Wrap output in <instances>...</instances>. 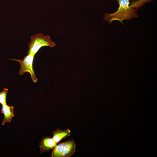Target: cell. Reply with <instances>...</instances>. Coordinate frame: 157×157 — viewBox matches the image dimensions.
Wrapping results in <instances>:
<instances>
[{
	"label": "cell",
	"mask_w": 157,
	"mask_h": 157,
	"mask_svg": "<svg viewBox=\"0 0 157 157\" xmlns=\"http://www.w3.org/2000/svg\"><path fill=\"white\" fill-rule=\"evenodd\" d=\"M119 6L117 10L112 13H104L103 20L108 21L109 23L114 21L118 20L124 24L123 21L129 20L138 17V9L132 7L131 2L132 0H116Z\"/></svg>",
	"instance_id": "obj_1"
},
{
	"label": "cell",
	"mask_w": 157,
	"mask_h": 157,
	"mask_svg": "<svg viewBox=\"0 0 157 157\" xmlns=\"http://www.w3.org/2000/svg\"><path fill=\"white\" fill-rule=\"evenodd\" d=\"M31 41L28 44L29 49L27 54L35 55L39 49L43 47L53 48L56 44L48 35L42 33H37L31 37Z\"/></svg>",
	"instance_id": "obj_2"
},
{
	"label": "cell",
	"mask_w": 157,
	"mask_h": 157,
	"mask_svg": "<svg viewBox=\"0 0 157 157\" xmlns=\"http://www.w3.org/2000/svg\"><path fill=\"white\" fill-rule=\"evenodd\" d=\"M35 55L31 54H27L22 60L10 59L19 62L20 64V69L19 72L20 75H23L26 72L30 73L31 78L33 82L36 83L38 79L36 76L34 68L33 67V62Z\"/></svg>",
	"instance_id": "obj_3"
},
{
	"label": "cell",
	"mask_w": 157,
	"mask_h": 157,
	"mask_svg": "<svg viewBox=\"0 0 157 157\" xmlns=\"http://www.w3.org/2000/svg\"><path fill=\"white\" fill-rule=\"evenodd\" d=\"M39 144L40 153H42L53 149L57 143L52 138L47 137L42 138Z\"/></svg>",
	"instance_id": "obj_4"
},
{
	"label": "cell",
	"mask_w": 157,
	"mask_h": 157,
	"mask_svg": "<svg viewBox=\"0 0 157 157\" xmlns=\"http://www.w3.org/2000/svg\"><path fill=\"white\" fill-rule=\"evenodd\" d=\"M14 107L9 106L7 104L2 105L1 110V113L4 115V118L2 122V124L4 125L5 123L11 122L12 118L14 116Z\"/></svg>",
	"instance_id": "obj_5"
},
{
	"label": "cell",
	"mask_w": 157,
	"mask_h": 157,
	"mask_svg": "<svg viewBox=\"0 0 157 157\" xmlns=\"http://www.w3.org/2000/svg\"><path fill=\"white\" fill-rule=\"evenodd\" d=\"M76 143L72 140L63 143L62 157H69L74 153L76 149Z\"/></svg>",
	"instance_id": "obj_6"
},
{
	"label": "cell",
	"mask_w": 157,
	"mask_h": 157,
	"mask_svg": "<svg viewBox=\"0 0 157 157\" xmlns=\"http://www.w3.org/2000/svg\"><path fill=\"white\" fill-rule=\"evenodd\" d=\"M53 135L52 138L57 144L63 139L70 136L71 132L68 129L62 130L58 128L53 132Z\"/></svg>",
	"instance_id": "obj_7"
},
{
	"label": "cell",
	"mask_w": 157,
	"mask_h": 157,
	"mask_svg": "<svg viewBox=\"0 0 157 157\" xmlns=\"http://www.w3.org/2000/svg\"><path fill=\"white\" fill-rule=\"evenodd\" d=\"M63 143L56 144L51 153L52 157H62Z\"/></svg>",
	"instance_id": "obj_8"
},
{
	"label": "cell",
	"mask_w": 157,
	"mask_h": 157,
	"mask_svg": "<svg viewBox=\"0 0 157 157\" xmlns=\"http://www.w3.org/2000/svg\"><path fill=\"white\" fill-rule=\"evenodd\" d=\"M153 0H132L131 2V6L132 7L138 10L145 3Z\"/></svg>",
	"instance_id": "obj_9"
},
{
	"label": "cell",
	"mask_w": 157,
	"mask_h": 157,
	"mask_svg": "<svg viewBox=\"0 0 157 157\" xmlns=\"http://www.w3.org/2000/svg\"><path fill=\"white\" fill-rule=\"evenodd\" d=\"M8 89L4 88L2 92H0V104L2 105L6 104V98Z\"/></svg>",
	"instance_id": "obj_10"
}]
</instances>
